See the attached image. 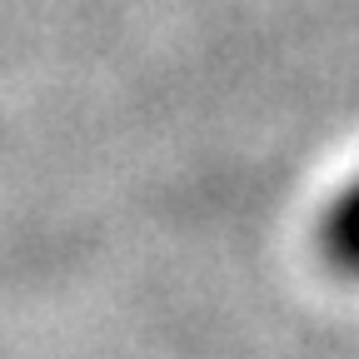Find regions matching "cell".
<instances>
[{
	"mask_svg": "<svg viewBox=\"0 0 359 359\" xmlns=\"http://www.w3.org/2000/svg\"><path fill=\"white\" fill-rule=\"evenodd\" d=\"M325 250L339 269H354L359 275V185L344 190V200L330 210L325 219Z\"/></svg>",
	"mask_w": 359,
	"mask_h": 359,
	"instance_id": "obj_1",
	"label": "cell"
}]
</instances>
